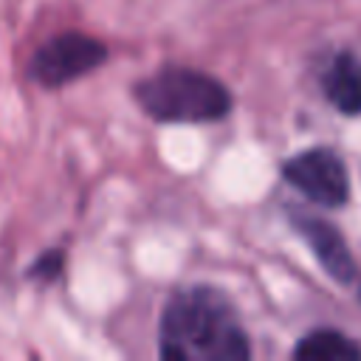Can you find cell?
I'll list each match as a JSON object with an SVG mask.
<instances>
[{"instance_id":"1","label":"cell","mask_w":361,"mask_h":361,"mask_svg":"<svg viewBox=\"0 0 361 361\" xmlns=\"http://www.w3.org/2000/svg\"><path fill=\"white\" fill-rule=\"evenodd\" d=\"M158 353L166 361H245L251 344L228 296L212 285H192L164 305Z\"/></svg>"},{"instance_id":"2","label":"cell","mask_w":361,"mask_h":361,"mask_svg":"<svg viewBox=\"0 0 361 361\" xmlns=\"http://www.w3.org/2000/svg\"><path fill=\"white\" fill-rule=\"evenodd\" d=\"M141 110L161 124H209L231 110V90L212 73L166 65L133 87Z\"/></svg>"},{"instance_id":"3","label":"cell","mask_w":361,"mask_h":361,"mask_svg":"<svg viewBox=\"0 0 361 361\" xmlns=\"http://www.w3.org/2000/svg\"><path fill=\"white\" fill-rule=\"evenodd\" d=\"M107 59V45L85 31H62L45 39L28 59V79L45 90L71 85Z\"/></svg>"},{"instance_id":"4","label":"cell","mask_w":361,"mask_h":361,"mask_svg":"<svg viewBox=\"0 0 361 361\" xmlns=\"http://www.w3.org/2000/svg\"><path fill=\"white\" fill-rule=\"evenodd\" d=\"M282 178L319 206L338 209L347 203V195H350L347 169L341 158L324 147H313L288 158L282 164Z\"/></svg>"},{"instance_id":"5","label":"cell","mask_w":361,"mask_h":361,"mask_svg":"<svg viewBox=\"0 0 361 361\" xmlns=\"http://www.w3.org/2000/svg\"><path fill=\"white\" fill-rule=\"evenodd\" d=\"M290 223L305 237V243L310 245V251L319 259V265L324 268V274H330L338 285H350L358 279L355 259H353L341 231L333 223L310 217V214H299V212H290Z\"/></svg>"},{"instance_id":"6","label":"cell","mask_w":361,"mask_h":361,"mask_svg":"<svg viewBox=\"0 0 361 361\" xmlns=\"http://www.w3.org/2000/svg\"><path fill=\"white\" fill-rule=\"evenodd\" d=\"M322 85H324V96L327 102L347 113V116H355L361 113V56L353 54V51H338L324 76H322Z\"/></svg>"},{"instance_id":"7","label":"cell","mask_w":361,"mask_h":361,"mask_svg":"<svg viewBox=\"0 0 361 361\" xmlns=\"http://www.w3.org/2000/svg\"><path fill=\"white\" fill-rule=\"evenodd\" d=\"M293 358L299 361H358L361 347L338 330H313L293 347Z\"/></svg>"},{"instance_id":"8","label":"cell","mask_w":361,"mask_h":361,"mask_svg":"<svg viewBox=\"0 0 361 361\" xmlns=\"http://www.w3.org/2000/svg\"><path fill=\"white\" fill-rule=\"evenodd\" d=\"M62 265H65V257L62 251H45L37 257V262L28 268V276L37 279V282H51L62 274Z\"/></svg>"}]
</instances>
